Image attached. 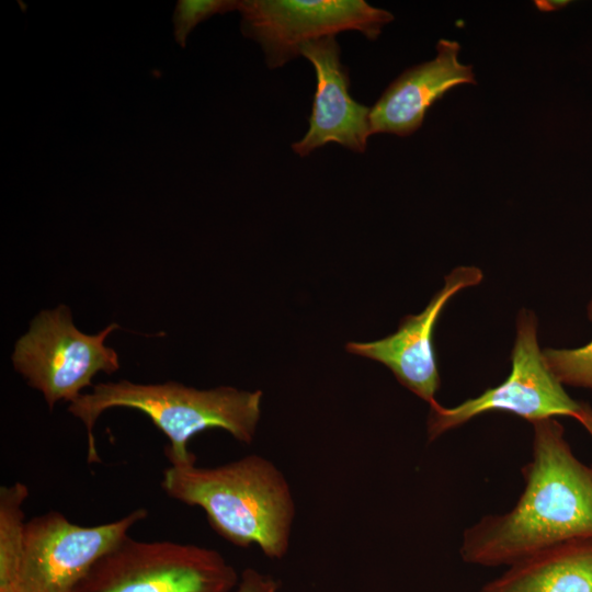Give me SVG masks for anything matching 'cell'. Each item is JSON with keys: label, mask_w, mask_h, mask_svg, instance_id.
<instances>
[{"label": "cell", "mask_w": 592, "mask_h": 592, "mask_svg": "<svg viewBox=\"0 0 592 592\" xmlns=\"http://www.w3.org/2000/svg\"><path fill=\"white\" fill-rule=\"evenodd\" d=\"M479 592H592V539L562 543L523 558Z\"/></svg>", "instance_id": "cell-12"}, {"label": "cell", "mask_w": 592, "mask_h": 592, "mask_svg": "<svg viewBox=\"0 0 592 592\" xmlns=\"http://www.w3.org/2000/svg\"><path fill=\"white\" fill-rule=\"evenodd\" d=\"M577 420L592 437V407L589 403L582 402V408Z\"/></svg>", "instance_id": "cell-17"}, {"label": "cell", "mask_w": 592, "mask_h": 592, "mask_svg": "<svg viewBox=\"0 0 592 592\" xmlns=\"http://www.w3.org/2000/svg\"><path fill=\"white\" fill-rule=\"evenodd\" d=\"M512 369L500 385L475 398L446 408L430 405L426 431L429 441L456 429L477 415L502 411L531 423L559 415L577 420L582 402L572 399L548 367L537 340L534 312L522 309L516 318V335L511 353Z\"/></svg>", "instance_id": "cell-6"}, {"label": "cell", "mask_w": 592, "mask_h": 592, "mask_svg": "<svg viewBox=\"0 0 592 592\" xmlns=\"http://www.w3.org/2000/svg\"><path fill=\"white\" fill-rule=\"evenodd\" d=\"M570 3L568 0H539L535 1V5L544 12L557 11Z\"/></svg>", "instance_id": "cell-18"}, {"label": "cell", "mask_w": 592, "mask_h": 592, "mask_svg": "<svg viewBox=\"0 0 592 592\" xmlns=\"http://www.w3.org/2000/svg\"><path fill=\"white\" fill-rule=\"evenodd\" d=\"M239 0H179L172 16L175 42L184 48L193 29L215 14L238 9Z\"/></svg>", "instance_id": "cell-15"}, {"label": "cell", "mask_w": 592, "mask_h": 592, "mask_svg": "<svg viewBox=\"0 0 592 592\" xmlns=\"http://www.w3.org/2000/svg\"><path fill=\"white\" fill-rule=\"evenodd\" d=\"M543 355L562 385L592 389V340L574 349L547 348Z\"/></svg>", "instance_id": "cell-14"}, {"label": "cell", "mask_w": 592, "mask_h": 592, "mask_svg": "<svg viewBox=\"0 0 592 592\" xmlns=\"http://www.w3.org/2000/svg\"><path fill=\"white\" fill-rule=\"evenodd\" d=\"M239 579L216 549L128 535L95 562L75 592H235Z\"/></svg>", "instance_id": "cell-4"}, {"label": "cell", "mask_w": 592, "mask_h": 592, "mask_svg": "<svg viewBox=\"0 0 592 592\" xmlns=\"http://www.w3.org/2000/svg\"><path fill=\"white\" fill-rule=\"evenodd\" d=\"M117 328L113 322L90 335L76 328L67 306L43 310L16 341L13 366L43 394L50 409L61 400L71 403L92 385L96 374H112L119 368L117 353L104 345L106 335Z\"/></svg>", "instance_id": "cell-5"}, {"label": "cell", "mask_w": 592, "mask_h": 592, "mask_svg": "<svg viewBox=\"0 0 592 592\" xmlns=\"http://www.w3.org/2000/svg\"><path fill=\"white\" fill-rule=\"evenodd\" d=\"M532 425L523 491L509 511L464 531L459 554L466 563L508 567L562 543L592 539V465L574 455L555 418Z\"/></svg>", "instance_id": "cell-1"}, {"label": "cell", "mask_w": 592, "mask_h": 592, "mask_svg": "<svg viewBox=\"0 0 592 592\" xmlns=\"http://www.w3.org/2000/svg\"><path fill=\"white\" fill-rule=\"evenodd\" d=\"M160 485L169 498L202 509L230 544L255 545L273 560L287 555L295 500L284 474L266 457L249 454L215 467L170 465Z\"/></svg>", "instance_id": "cell-2"}, {"label": "cell", "mask_w": 592, "mask_h": 592, "mask_svg": "<svg viewBox=\"0 0 592 592\" xmlns=\"http://www.w3.org/2000/svg\"><path fill=\"white\" fill-rule=\"evenodd\" d=\"M262 391L229 386L196 389L175 382L135 384L128 380L101 383L92 392L73 400L68 411L86 426L88 463H100L93 429L99 417L112 408L145 413L169 440L166 456L170 465L195 464L190 440L205 430L221 429L237 441L251 444L261 415Z\"/></svg>", "instance_id": "cell-3"}, {"label": "cell", "mask_w": 592, "mask_h": 592, "mask_svg": "<svg viewBox=\"0 0 592 592\" xmlns=\"http://www.w3.org/2000/svg\"><path fill=\"white\" fill-rule=\"evenodd\" d=\"M148 516L138 508L123 517L93 526L70 522L57 511L26 523L19 592H75L95 562Z\"/></svg>", "instance_id": "cell-8"}, {"label": "cell", "mask_w": 592, "mask_h": 592, "mask_svg": "<svg viewBox=\"0 0 592 592\" xmlns=\"http://www.w3.org/2000/svg\"><path fill=\"white\" fill-rule=\"evenodd\" d=\"M235 592H281V585L273 576L247 568L240 573Z\"/></svg>", "instance_id": "cell-16"}, {"label": "cell", "mask_w": 592, "mask_h": 592, "mask_svg": "<svg viewBox=\"0 0 592 592\" xmlns=\"http://www.w3.org/2000/svg\"><path fill=\"white\" fill-rule=\"evenodd\" d=\"M483 278L476 266H458L444 278V286L418 315H408L396 332L372 342H349L346 351L388 367L397 380L430 405L436 402L440 374L432 343L434 326L447 301L459 291Z\"/></svg>", "instance_id": "cell-9"}, {"label": "cell", "mask_w": 592, "mask_h": 592, "mask_svg": "<svg viewBox=\"0 0 592 592\" xmlns=\"http://www.w3.org/2000/svg\"><path fill=\"white\" fill-rule=\"evenodd\" d=\"M241 33L262 47L269 68L300 56L317 38L357 31L376 39L394 15L364 0H239Z\"/></svg>", "instance_id": "cell-7"}, {"label": "cell", "mask_w": 592, "mask_h": 592, "mask_svg": "<svg viewBox=\"0 0 592 592\" xmlns=\"http://www.w3.org/2000/svg\"><path fill=\"white\" fill-rule=\"evenodd\" d=\"M300 56L316 70L317 88L314 96L309 128L292 145L300 157L317 148L337 143L352 151L364 152L372 135L371 109L354 101L349 91V72L340 60L335 36L309 41L301 46Z\"/></svg>", "instance_id": "cell-10"}, {"label": "cell", "mask_w": 592, "mask_h": 592, "mask_svg": "<svg viewBox=\"0 0 592 592\" xmlns=\"http://www.w3.org/2000/svg\"><path fill=\"white\" fill-rule=\"evenodd\" d=\"M456 41L440 39L436 56L403 71L371 109V132L406 137L422 125L429 107L449 89L475 84L473 67L458 60Z\"/></svg>", "instance_id": "cell-11"}, {"label": "cell", "mask_w": 592, "mask_h": 592, "mask_svg": "<svg viewBox=\"0 0 592 592\" xmlns=\"http://www.w3.org/2000/svg\"><path fill=\"white\" fill-rule=\"evenodd\" d=\"M30 490L21 481L0 488V592H19L26 538L24 503Z\"/></svg>", "instance_id": "cell-13"}, {"label": "cell", "mask_w": 592, "mask_h": 592, "mask_svg": "<svg viewBox=\"0 0 592 592\" xmlns=\"http://www.w3.org/2000/svg\"><path fill=\"white\" fill-rule=\"evenodd\" d=\"M587 314H588V318L592 321V298L588 304Z\"/></svg>", "instance_id": "cell-19"}]
</instances>
